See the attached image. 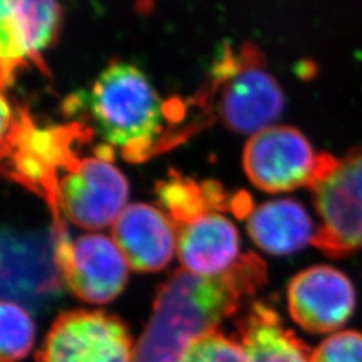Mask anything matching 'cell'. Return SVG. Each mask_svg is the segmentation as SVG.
<instances>
[{
	"instance_id": "30bf717a",
	"label": "cell",
	"mask_w": 362,
	"mask_h": 362,
	"mask_svg": "<svg viewBox=\"0 0 362 362\" xmlns=\"http://www.w3.org/2000/svg\"><path fill=\"white\" fill-rule=\"evenodd\" d=\"M0 26L3 90L27 66L49 71L43 54L55 45L62 27V10L57 0H1Z\"/></svg>"
},
{
	"instance_id": "4fadbf2b",
	"label": "cell",
	"mask_w": 362,
	"mask_h": 362,
	"mask_svg": "<svg viewBox=\"0 0 362 362\" xmlns=\"http://www.w3.org/2000/svg\"><path fill=\"white\" fill-rule=\"evenodd\" d=\"M113 239L136 272H158L177 251L173 221L161 209L144 203L121 212L113 224Z\"/></svg>"
},
{
	"instance_id": "277c9868",
	"label": "cell",
	"mask_w": 362,
	"mask_h": 362,
	"mask_svg": "<svg viewBox=\"0 0 362 362\" xmlns=\"http://www.w3.org/2000/svg\"><path fill=\"white\" fill-rule=\"evenodd\" d=\"M202 107L209 105L226 129L255 134L272 127L285 109V94L255 45L221 46L211 69Z\"/></svg>"
},
{
	"instance_id": "ffe728a7",
	"label": "cell",
	"mask_w": 362,
	"mask_h": 362,
	"mask_svg": "<svg viewBox=\"0 0 362 362\" xmlns=\"http://www.w3.org/2000/svg\"><path fill=\"white\" fill-rule=\"evenodd\" d=\"M311 362H362V333L337 332L311 353Z\"/></svg>"
},
{
	"instance_id": "6da1fadb",
	"label": "cell",
	"mask_w": 362,
	"mask_h": 362,
	"mask_svg": "<svg viewBox=\"0 0 362 362\" xmlns=\"http://www.w3.org/2000/svg\"><path fill=\"white\" fill-rule=\"evenodd\" d=\"M266 279V264L252 252L216 276L173 272L157 293L151 320L134 346L133 362L180 361L194 341L218 330Z\"/></svg>"
},
{
	"instance_id": "8fae6325",
	"label": "cell",
	"mask_w": 362,
	"mask_h": 362,
	"mask_svg": "<svg viewBox=\"0 0 362 362\" xmlns=\"http://www.w3.org/2000/svg\"><path fill=\"white\" fill-rule=\"evenodd\" d=\"M57 260L67 287L88 303L113 300L128 281V260L115 239L103 233L79 236Z\"/></svg>"
},
{
	"instance_id": "5bb4252c",
	"label": "cell",
	"mask_w": 362,
	"mask_h": 362,
	"mask_svg": "<svg viewBox=\"0 0 362 362\" xmlns=\"http://www.w3.org/2000/svg\"><path fill=\"white\" fill-rule=\"evenodd\" d=\"M177 257L182 270L200 276H216L240 259L239 233L231 220L207 211L176 227Z\"/></svg>"
},
{
	"instance_id": "2e32d148",
	"label": "cell",
	"mask_w": 362,
	"mask_h": 362,
	"mask_svg": "<svg viewBox=\"0 0 362 362\" xmlns=\"http://www.w3.org/2000/svg\"><path fill=\"white\" fill-rule=\"evenodd\" d=\"M236 339L250 362H311L313 350L286 327L270 303L262 300L239 318Z\"/></svg>"
},
{
	"instance_id": "ba28073f",
	"label": "cell",
	"mask_w": 362,
	"mask_h": 362,
	"mask_svg": "<svg viewBox=\"0 0 362 362\" xmlns=\"http://www.w3.org/2000/svg\"><path fill=\"white\" fill-rule=\"evenodd\" d=\"M65 284L52 233L4 228L1 236V293L27 310H39L59 297Z\"/></svg>"
},
{
	"instance_id": "5b68a950",
	"label": "cell",
	"mask_w": 362,
	"mask_h": 362,
	"mask_svg": "<svg viewBox=\"0 0 362 362\" xmlns=\"http://www.w3.org/2000/svg\"><path fill=\"white\" fill-rule=\"evenodd\" d=\"M329 153H317L306 136L293 127L272 125L252 134L243 153L247 177L269 194L309 188L336 163Z\"/></svg>"
},
{
	"instance_id": "9a60e30c",
	"label": "cell",
	"mask_w": 362,
	"mask_h": 362,
	"mask_svg": "<svg viewBox=\"0 0 362 362\" xmlns=\"http://www.w3.org/2000/svg\"><path fill=\"white\" fill-rule=\"evenodd\" d=\"M247 231L260 250L272 255H288L313 245L317 228L302 204L291 199H276L248 212Z\"/></svg>"
},
{
	"instance_id": "8992f818",
	"label": "cell",
	"mask_w": 362,
	"mask_h": 362,
	"mask_svg": "<svg viewBox=\"0 0 362 362\" xmlns=\"http://www.w3.org/2000/svg\"><path fill=\"white\" fill-rule=\"evenodd\" d=\"M113 152L110 145H100L95 155L77 157L59 177V212L79 228L101 230L113 226L128 207L129 184L115 165Z\"/></svg>"
},
{
	"instance_id": "ac0fdd59",
	"label": "cell",
	"mask_w": 362,
	"mask_h": 362,
	"mask_svg": "<svg viewBox=\"0 0 362 362\" xmlns=\"http://www.w3.org/2000/svg\"><path fill=\"white\" fill-rule=\"evenodd\" d=\"M1 362H16L25 358L33 349L35 339V325L26 308L13 300H3L1 310Z\"/></svg>"
},
{
	"instance_id": "3957f363",
	"label": "cell",
	"mask_w": 362,
	"mask_h": 362,
	"mask_svg": "<svg viewBox=\"0 0 362 362\" xmlns=\"http://www.w3.org/2000/svg\"><path fill=\"white\" fill-rule=\"evenodd\" d=\"M3 170L13 181L45 199L54 216L52 233L70 236L57 203L59 177L77 157V148L90 141L93 129L82 122L40 128L28 110L13 106L3 94Z\"/></svg>"
},
{
	"instance_id": "e0dca14e",
	"label": "cell",
	"mask_w": 362,
	"mask_h": 362,
	"mask_svg": "<svg viewBox=\"0 0 362 362\" xmlns=\"http://www.w3.org/2000/svg\"><path fill=\"white\" fill-rule=\"evenodd\" d=\"M157 196L175 227L226 204V194L220 185H200L180 175H172L158 184Z\"/></svg>"
},
{
	"instance_id": "52a82bcc",
	"label": "cell",
	"mask_w": 362,
	"mask_h": 362,
	"mask_svg": "<svg viewBox=\"0 0 362 362\" xmlns=\"http://www.w3.org/2000/svg\"><path fill=\"white\" fill-rule=\"evenodd\" d=\"M320 226L313 246L330 258L362 250V148L337 158L310 188Z\"/></svg>"
},
{
	"instance_id": "9c48e42d",
	"label": "cell",
	"mask_w": 362,
	"mask_h": 362,
	"mask_svg": "<svg viewBox=\"0 0 362 362\" xmlns=\"http://www.w3.org/2000/svg\"><path fill=\"white\" fill-rule=\"evenodd\" d=\"M38 362H133L134 346L127 326L104 311L74 310L52 326Z\"/></svg>"
},
{
	"instance_id": "7a4b0ae2",
	"label": "cell",
	"mask_w": 362,
	"mask_h": 362,
	"mask_svg": "<svg viewBox=\"0 0 362 362\" xmlns=\"http://www.w3.org/2000/svg\"><path fill=\"white\" fill-rule=\"evenodd\" d=\"M67 104L73 115L85 110L93 132L128 161L140 163L161 151L168 109L137 66L113 61L89 93Z\"/></svg>"
},
{
	"instance_id": "d6986e66",
	"label": "cell",
	"mask_w": 362,
	"mask_h": 362,
	"mask_svg": "<svg viewBox=\"0 0 362 362\" xmlns=\"http://www.w3.org/2000/svg\"><path fill=\"white\" fill-rule=\"evenodd\" d=\"M179 362H250L246 350L236 339L214 330L199 338Z\"/></svg>"
},
{
	"instance_id": "7c38bea8",
	"label": "cell",
	"mask_w": 362,
	"mask_h": 362,
	"mask_svg": "<svg viewBox=\"0 0 362 362\" xmlns=\"http://www.w3.org/2000/svg\"><path fill=\"white\" fill-rule=\"evenodd\" d=\"M287 303L293 320L306 332L333 333L353 315L356 291L344 272L330 266H314L291 279Z\"/></svg>"
}]
</instances>
